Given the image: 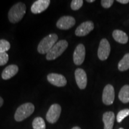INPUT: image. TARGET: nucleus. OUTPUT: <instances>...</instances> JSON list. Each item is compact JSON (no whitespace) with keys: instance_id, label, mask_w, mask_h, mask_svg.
<instances>
[{"instance_id":"obj_4","label":"nucleus","mask_w":129,"mask_h":129,"mask_svg":"<svg viewBox=\"0 0 129 129\" xmlns=\"http://www.w3.org/2000/svg\"><path fill=\"white\" fill-rule=\"evenodd\" d=\"M68 47V43L66 40H62L57 41L46 54V59L47 60H55L66 50Z\"/></svg>"},{"instance_id":"obj_28","label":"nucleus","mask_w":129,"mask_h":129,"mask_svg":"<svg viewBox=\"0 0 129 129\" xmlns=\"http://www.w3.org/2000/svg\"><path fill=\"white\" fill-rule=\"evenodd\" d=\"M71 129H81V128H80V127H79L75 126V127H74L73 128H72Z\"/></svg>"},{"instance_id":"obj_3","label":"nucleus","mask_w":129,"mask_h":129,"mask_svg":"<svg viewBox=\"0 0 129 129\" xmlns=\"http://www.w3.org/2000/svg\"><path fill=\"white\" fill-rule=\"evenodd\" d=\"M35 106L32 103H25L17 108L14 114V120L17 122L23 121L33 114Z\"/></svg>"},{"instance_id":"obj_10","label":"nucleus","mask_w":129,"mask_h":129,"mask_svg":"<svg viewBox=\"0 0 129 129\" xmlns=\"http://www.w3.org/2000/svg\"><path fill=\"white\" fill-rule=\"evenodd\" d=\"M47 80L51 84L56 87H64L67 85V81L62 74L50 73L47 75Z\"/></svg>"},{"instance_id":"obj_16","label":"nucleus","mask_w":129,"mask_h":129,"mask_svg":"<svg viewBox=\"0 0 129 129\" xmlns=\"http://www.w3.org/2000/svg\"><path fill=\"white\" fill-rule=\"evenodd\" d=\"M112 37L114 39L120 44H125L128 41V37L127 35L122 30L116 29L112 32Z\"/></svg>"},{"instance_id":"obj_21","label":"nucleus","mask_w":129,"mask_h":129,"mask_svg":"<svg viewBox=\"0 0 129 129\" xmlns=\"http://www.w3.org/2000/svg\"><path fill=\"white\" fill-rule=\"evenodd\" d=\"M10 44L7 40H0V52H6L10 48Z\"/></svg>"},{"instance_id":"obj_13","label":"nucleus","mask_w":129,"mask_h":129,"mask_svg":"<svg viewBox=\"0 0 129 129\" xmlns=\"http://www.w3.org/2000/svg\"><path fill=\"white\" fill-rule=\"evenodd\" d=\"M50 4V0H37L32 5L30 10L33 14H40L46 10L49 7Z\"/></svg>"},{"instance_id":"obj_22","label":"nucleus","mask_w":129,"mask_h":129,"mask_svg":"<svg viewBox=\"0 0 129 129\" xmlns=\"http://www.w3.org/2000/svg\"><path fill=\"white\" fill-rule=\"evenodd\" d=\"M83 5V0H73V1H72L71 4V7L72 10L76 11L81 9Z\"/></svg>"},{"instance_id":"obj_14","label":"nucleus","mask_w":129,"mask_h":129,"mask_svg":"<svg viewBox=\"0 0 129 129\" xmlns=\"http://www.w3.org/2000/svg\"><path fill=\"white\" fill-rule=\"evenodd\" d=\"M19 71V68L16 64L9 65L3 71L1 77L3 80H7L15 76Z\"/></svg>"},{"instance_id":"obj_8","label":"nucleus","mask_w":129,"mask_h":129,"mask_svg":"<svg viewBox=\"0 0 129 129\" xmlns=\"http://www.w3.org/2000/svg\"><path fill=\"white\" fill-rule=\"evenodd\" d=\"M75 25V19L72 16H64L61 17L56 23L57 28L62 30H68Z\"/></svg>"},{"instance_id":"obj_25","label":"nucleus","mask_w":129,"mask_h":129,"mask_svg":"<svg viewBox=\"0 0 129 129\" xmlns=\"http://www.w3.org/2000/svg\"><path fill=\"white\" fill-rule=\"evenodd\" d=\"M117 2L121 3V4H126L129 3V0H117Z\"/></svg>"},{"instance_id":"obj_9","label":"nucleus","mask_w":129,"mask_h":129,"mask_svg":"<svg viewBox=\"0 0 129 129\" xmlns=\"http://www.w3.org/2000/svg\"><path fill=\"white\" fill-rule=\"evenodd\" d=\"M94 23L91 21H86L83 22L77 27L75 34L77 37H84L88 35L94 29Z\"/></svg>"},{"instance_id":"obj_23","label":"nucleus","mask_w":129,"mask_h":129,"mask_svg":"<svg viewBox=\"0 0 129 129\" xmlns=\"http://www.w3.org/2000/svg\"><path fill=\"white\" fill-rule=\"evenodd\" d=\"M9 61V54L6 52H0V66H4Z\"/></svg>"},{"instance_id":"obj_2","label":"nucleus","mask_w":129,"mask_h":129,"mask_svg":"<svg viewBox=\"0 0 129 129\" xmlns=\"http://www.w3.org/2000/svg\"><path fill=\"white\" fill-rule=\"evenodd\" d=\"M58 40V36L56 34H51L44 37L40 42L37 47L38 52L41 54H47Z\"/></svg>"},{"instance_id":"obj_26","label":"nucleus","mask_w":129,"mask_h":129,"mask_svg":"<svg viewBox=\"0 0 129 129\" xmlns=\"http://www.w3.org/2000/svg\"><path fill=\"white\" fill-rule=\"evenodd\" d=\"M3 104H4V100H3V98L0 96V108L3 105Z\"/></svg>"},{"instance_id":"obj_1","label":"nucleus","mask_w":129,"mask_h":129,"mask_svg":"<svg viewBox=\"0 0 129 129\" xmlns=\"http://www.w3.org/2000/svg\"><path fill=\"white\" fill-rule=\"evenodd\" d=\"M26 7L23 3H17L11 7L8 13V18L11 23H18L26 13Z\"/></svg>"},{"instance_id":"obj_29","label":"nucleus","mask_w":129,"mask_h":129,"mask_svg":"<svg viewBox=\"0 0 129 129\" xmlns=\"http://www.w3.org/2000/svg\"><path fill=\"white\" fill-rule=\"evenodd\" d=\"M119 129H124V128H120Z\"/></svg>"},{"instance_id":"obj_17","label":"nucleus","mask_w":129,"mask_h":129,"mask_svg":"<svg viewBox=\"0 0 129 129\" xmlns=\"http://www.w3.org/2000/svg\"><path fill=\"white\" fill-rule=\"evenodd\" d=\"M118 98L124 104L129 102V85H124L121 88L118 94Z\"/></svg>"},{"instance_id":"obj_24","label":"nucleus","mask_w":129,"mask_h":129,"mask_svg":"<svg viewBox=\"0 0 129 129\" xmlns=\"http://www.w3.org/2000/svg\"><path fill=\"white\" fill-rule=\"evenodd\" d=\"M114 2L113 0H102L101 5L105 9H109L112 6Z\"/></svg>"},{"instance_id":"obj_11","label":"nucleus","mask_w":129,"mask_h":129,"mask_svg":"<svg viewBox=\"0 0 129 129\" xmlns=\"http://www.w3.org/2000/svg\"><path fill=\"white\" fill-rule=\"evenodd\" d=\"M85 56V48L83 44L76 47L73 54L74 63L76 65H81L84 62Z\"/></svg>"},{"instance_id":"obj_7","label":"nucleus","mask_w":129,"mask_h":129,"mask_svg":"<svg viewBox=\"0 0 129 129\" xmlns=\"http://www.w3.org/2000/svg\"><path fill=\"white\" fill-rule=\"evenodd\" d=\"M115 99V91L112 85L107 84L104 88L102 93V102L106 105H111Z\"/></svg>"},{"instance_id":"obj_12","label":"nucleus","mask_w":129,"mask_h":129,"mask_svg":"<svg viewBox=\"0 0 129 129\" xmlns=\"http://www.w3.org/2000/svg\"><path fill=\"white\" fill-rule=\"evenodd\" d=\"M75 78L80 89H85L87 84V77L85 71L81 68H77L75 71Z\"/></svg>"},{"instance_id":"obj_5","label":"nucleus","mask_w":129,"mask_h":129,"mask_svg":"<svg viewBox=\"0 0 129 129\" xmlns=\"http://www.w3.org/2000/svg\"><path fill=\"white\" fill-rule=\"evenodd\" d=\"M62 108L60 105L54 104L51 105L46 114V120L48 122L54 124L57 121L60 117Z\"/></svg>"},{"instance_id":"obj_18","label":"nucleus","mask_w":129,"mask_h":129,"mask_svg":"<svg viewBox=\"0 0 129 129\" xmlns=\"http://www.w3.org/2000/svg\"><path fill=\"white\" fill-rule=\"evenodd\" d=\"M118 68L120 71H125L129 69V53L125 54L119 62Z\"/></svg>"},{"instance_id":"obj_20","label":"nucleus","mask_w":129,"mask_h":129,"mask_svg":"<svg viewBox=\"0 0 129 129\" xmlns=\"http://www.w3.org/2000/svg\"><path fill=\"white\" fill-rule=\"evenodd\" d=\"M129 115V109H124L119 111L117 115V121L118 122H121L122 121Z\"/></svg>"},{"instance_id":"obj_19","label":"nucleus","mask_w":129,"mask_h":129,"mask_svg":"<svg viewBox=\"0 0 129 129\" xmlns=\"http://www.w3.org/2000/svg\"><path fill=\"white\" fill-rule=\"evenodd\" d=\"M33 129H46V123L44 119L41 117H36L32 121Z\"/></svg>"},{"instance_id":"obj_15","label":"nucleus","mask_w":129,"mask_h":129,"mask_svg":"<svg viewBox=\"0 0 129 129\" xmlns=\"http://www.w3.org/2000/svg\"><path fill=\"white\" fill-rule=\"evenodd\" d=\"M102 120L104 124V129H113L115 121V114L114 112L112 111L105 112Z\"/></svg>"},{"instance_id":"obj_27","label":"nucleus","mask_w":129,"mask_h":129,"mask_svg":"<svg viewBox=\"0 0 129 129\" xmlns=\"http://www.w3.org/2000/svg\"><path fill=\"white\" fill-rule=\"evenodd\" d=\"M87 2H88V3H93V2H94V0H87Z\"/></svg>"},{"instance_id":"obj_6","label":"nucleus","mask_w":129,"mask_h":129,"mask_svg":"<svg viewBox=\"0 0 129 129\" xmlns=\"http://www.w3.org/2000/svg\"><path fill=\"white\" fill-rule=\"evenodd\" d=\"M111 52V46L106 38H103L100 42L98 50V56L101 60H105L108 59Z\"/></svg>"}]
</instances>
